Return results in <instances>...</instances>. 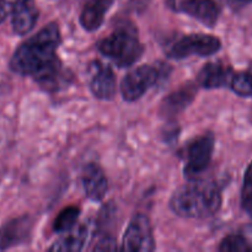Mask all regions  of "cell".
<instances>
[{
    "instance_id": "obj_1",
    "label": "cell",
    "mask_w": 252,
    "mask_h": 252,
    "mask_svg": "<svg viewBox=\"0 0 252 252\" xmlns=\"http://www.w3.org/2000/svg\"><path fill=\"white\" fill-rule=\"evenodd\" d=\"M61 41L58 25H46L17 47L10 59V69L22 76H31L43 90H58L64 76L62 62L57 56Z\"/></svg>"
},
{
    "instance_id": "obj_2",
    "label": "cell",
    "mask_w": 252,
    "mask_h": 252,
    "mask_svg": "<svg viewBox=\"0 0 252 252\" xmlns=\"http://www.w3.org/2000/svg\"><path fill=\"white\" fill-rule=\"evenodd\" d=\"M221 207L218 185L211 181H193L179 187L170 199V208L182 218L202 219L214 216Z\"/></svg>"
},
{
    "instance_id": "obj_3",
    "label": "cell",
    "mask_w": 252,
    "mask_h": 252,
    "mask_svg": "<svg viewBox=\"0 0 252 252\" xmlns=\"http://www.w3.org/2000/svg\"><path fill=\"white\" fill-rule=\"evenodd\" d=\"M97 48L120 68L133 65L144 52V47L138 36V30L130 24L116 27L112 33L98 42Z\"/></svg>"
},
{
    "instance_id": "obj_4",
    "label": "cell",
    "mask_w": 252,
    "mask_h": 252,
    "mask_svg": "<svg viewBox=\"0 0 252 252\" xmlns=\"http://www.w3.org/2000/svg\"><path fill=\"white\" fill-rule=\"evenodd\" d=\"M216 145V138L212 133H204L194 138L185 149V177L189 180L196 179L206 171Z\"/></svg>"
},
{
    "instance_id": "obj_5",
    "label": "cell",
    "mask_w": 252,
    "mask_h": 252,
    "mask_svg": "<svg viewBox=\"0 0 252 252\" xmlns=\"http://www.w3.org/2000/svg\"><path fill=\"white\" fill-rule=\"evenodd\" d=\"M221 42L212 34H186L177 39L167 49L169 57L174 59H185L191 56L209 57L220 51Z\"/></svg>"
},
{
    "instance_id": "obj_6",
    "label": "cell",
    "mask_w": 252,
    "mask_h": 252,
    "mask_svg": "<svg viewBox=\"0 0 252 252\" xmlns=\"http://www.w3.org/2000/svg\"><path fill=\"white\" fill-rule=\"evenodd\" d=\"M162 71L155 65H140L133 69L123 78L121 83V94L123 100L134 102L139 100L150 88L158 83Z\"/></svg>"
},
{
    "instance_id": "obj_7",
    "label": "cell",
    "mask_w": 252,
    "mask_h": 252,
    "mask_svg": "<svg viewBox=\"0 0 252 252\" xmlns=\"http://www.w3.org/2000/svg\"><path fill=\"white\" fill-rule=\"evenodd\" d=\"M172 11L186 14L208 27L216 26L221 12L219 0H166Z\"/></svg>"
},
{
    "instance_id": "obj_8",
    "label": "cell",
    "mask_w": 252,
    "mask_h": 252,
    "mask_svg": "<svg viewBox=\"0 0 252 252\" xmlns=\"http://www.w3.org/2000/svg\"><path fill=\"white\" fill-rule=\"evenodd\" d=\"M122 250L130 252H152L155 240L149 218L144 214H135L130 220L122 241Z\"/></svg>"
},
{
    "instance_id": "obj_9",
    "label": "cell",
    "mask_w": 252,
    "mask_h": 252,
    "mask_svg": "<svg viewBox=\"0 0 252 252\" xmlns=\"http://www.w3.org/2000/svg\"><path fill=\"white\" fill-rule=\"evenodd\" d=\"M33 220L30 216H20L4 223L0 228V250L15 248L29 240Z\"/></svg>"
},
{
    "instance_id": "obj_10",
    "label": "cell",
    "mask_w": 252,
    "mask_h": 252,
    "mask_svg": "<svg viewBox=\"0 0 252 252\" xmlns=\"http://www.w3.org/2000/svg\"><path fill=\"white\" fill-rule=\"evenodd\" d=\"M90 74V90L93 95L98 100H112L117 90L116 76L112 69L100 62H95L91 65Z\"/></svg>"
},
{
    "instance_id": "obj_11",
    "label": "cell",
    "mask_w": 252,
    "mask_h": 252,
    "mask_svg": "<svg viewBox=\"0 0 252 252\" xmlns=\"http://www.w3.org/2000/svg\"><path fill=\"white\" fill-rule=\"evenodd\" d=\"M38 9L33 0H12L11 25L16 34L29 33L38 20Z\"/></svg>"
},
{
    "instance_id": "obj_12",
    "label": "cell",
    "mask_w": 252,
    "mask_h": 252,
    "mask_svg": "<svg viewBox=\"0 0 252 252\" xmlns=\"http://www.w3.org/2000/svg\"><path fill=\"white\" fill-rule=\"evenodd\" d=\"M81 181H83L84 191L89 199L95 202L102 201L108 189V181L105 171L100 165L95 162L86 165L83 170Z\"/></svg>"
},
{
    "instance_id": "obj_13",
    "label": "cell",
    "mask_w": 252,
    "mask_h": 252,
    "mask_svg": "<svg viewBox=\"0 0 252 252\" xmlns=\"http://www.w3.org/2000/svg\"><path fill=\"white\" fill-rule=\"evenodd\" d=\"M196 94L197 86L193 84H187V85L182 86L161 101L159 113L162 117L166 118L180 115L182 111H185L191 105L192 101L196 97Z\"/></svg>"
},
{
    "instance_id": "obj_14",
    "label": "cell",
    "mask_w": 252,
    "mask_h": 252,
    "mask_svg": "<svg viewBox=\"0 0 252 252\" xmlns=\"http://www.w3.org/2000/svg\"><path fill=\"white\" fill-rule=\"evenodd\" d=\"M91 235V224L89 221L75 225L70 230L65 231L61 239L56 241L49 248L51 251H74L78 252L84 250L86 243Z\"/></svg>"
},
{
    "instance_id": "obj_15",
    "label": "cell",
    "mask_w": 252,
    "mask_h": 252,
    "mask_svg": "<svg viewBox=\"0 0 252 252\" xmlns=\"http://www.w3.org/2000/svg\"><path fill=\"white\" fill-rule=\"evenodd\" d=\"M233 78V70L221 63H208L199 70L197 84L204 89H220L226 86Z\"/></svg>"
},
{
    "instance_id": "obj_16",
    "label": "cell",
    "mask_w": 252,
    "mask_h": 252,
    "mask_svg": "<svg viewBox=\"0 0 252 252\" xmlns=\"http://www.w3.org/2000/svg\"><path fill=\"white\" fill-rule=\"evenodd\" d=\"M115 0H86L80 14V25L89 32L100 29Z\"/></svg>"
},
{
    "instance_id": "obj_17",
    "label": "cell",
    "mask_w": 252,
    "mask_h": 252,
    "mask_svg": "<svg viewBox=\"0 0 252 252\" xmlns=\"http://www.w3.org/2000/svg\"><path fill=\"white\" fill-rule=\"evenodd\" d=\"M221 252H249L252 251V236L245 234H231L221 240L218 248Z\"/></svg>"
},
{
    "instance_id": "obj_18",
    "label": "cell",
    "mask_w": 252,
    "mask_h": 252,
    "mask_svg": "<svg viewBox=\"0 0 252 252\" xmlns=\"http://www.w3.org/2000/svg\"><path fill=\"white\" fill-rule=\"evenodd\" d=\"M79 216H80V208L76 206H69L59 212L57 218L54 219L53 229L56 233H65L76 225Z\"/></svg>"
},
{
    "instance_id": "obj_19",
    "label": "cell",
    "mask_w": 252,
    "mask_h": 252,
    "mask_svg": "<svg viewBox=\"0 0 252 252\" xmlns=\"http://www.w3.org/2000/svg\"><path fill=\"white\" fill-rule=\"evenodd\" d=\"M231 90L239 96L250 97L252 96V73L251 71H241L234 74L230 81Z\"/></svg>"
},
{
    "instance_id": "obj_20",
    "label": "cell",
    "mask_w": 252,
    "mask_h": 252,
    "mask_svg": "<svg viewBox=\"0 0 252 252\" xmlns=\"http://www.w3.org/2000/svg\"><path fill=\"white\" fill-rule=\"evenodd\" d=\"M241 204H243V208L245 209L246 213L252 217V161L249 164L245 171V176H244Z\"/></svg>"
},
{
    "instance_id": "obj_21",
    "label": "cell",
    "mask_w": 252,
    "mask_h": 252,
    "mask_svg": "<svg viewBox=\"0 0 252 252\" xmlns=\"http://www.w3.org/2000/svg\"><path fill=\"white\" fill-rule=\"evenodd\" d=\"M118 246L117 244L115 243V240H113L112 238H108V236H106L105 239H102V240L100 241V243L96 245L95 250H98V251H110V250H117Z\"/></svg>"
},
{
    "instance_id": "obj_22",
    "label": "cell",
    "mask_w": 252,
    "mask_h": 252,
    "mask_svg": "<svg viewBox=\"0 0 252 252\" xmlns=\"http://www.w3.org/2000/svg\"><path fill=\"white\" fill-rule=\"evenodd\" d=\"M12 0H0V24L11 14Z\"/></svg>"
},
{
    "instance_id": "obj_23",
    "label": "cell",
    "mask_w": 252,
    "mask_h": 252,
    "mask_svg": "<svg viewBox=\"0 0 252 252\" xmlns=\"http://www.w3.org/2000/svg\"><path fill=\"white\" fill-rule=\"evenodd\" d=\"M251 2L252 0H228L229 6H230L233 10H235V11L244 9L245 6L250 5Z\"/></svg>"
}]
</instances>
